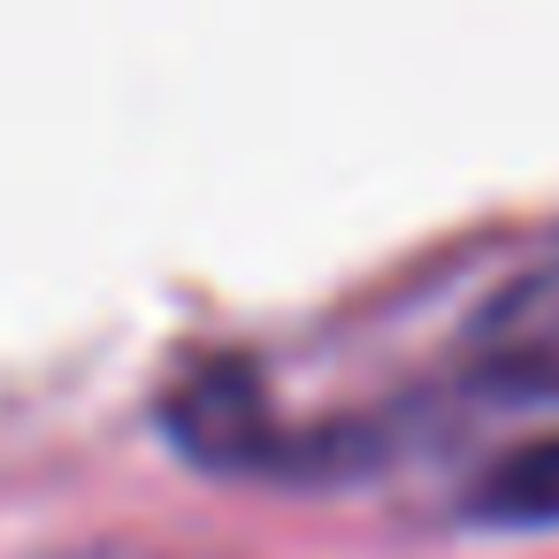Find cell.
<instances>
[{
	"instance_id": "cell-1",
	"label": "cell",
	"mask_w": 559,
	"mask_h": 559,
	"mask_svg": "<svg viewBox=\"0 0 559 559\" xmlns=\"http://www.w3.org/2000/svg\"><path fill=\"white\" fill-rule=\"evenodd\" d=\"M483 383L506 399H559V253L513 269L475 314Z\"/></svg>"
},
{
	"instance_id": "cell-2",
	"label": "cell",
	"mask_w": 559,
	"mask_h": 559,
	"mask_svg": "<svg viewBox=\"0 0 559 559\" xmlns=\"http://www.w3.org/2000/svg\"><path fill=\"white\" fill-rule=\"evenodd\" d=\"M467 513L490 521V528H551L559 521V429H536V437L506 444L475 475Z\"/></svg>"
}]
</instances>
